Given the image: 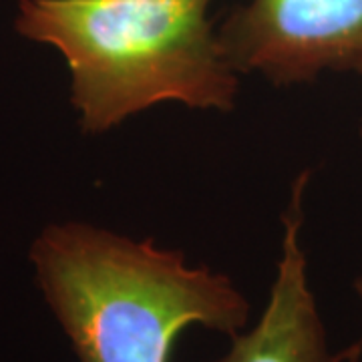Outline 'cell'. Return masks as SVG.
I'll return each mask as SVG.
<instances>
[{"label": "cell", "instance_id": "obj_1", "mask_svg": "<svg viewBox=\"0 0 362 362\" xmlns=\"http://www.w3.org/2000/svg\"><path fill=\"white\" fill-rule=\"evenodd\" d=\"M30 262L78 362H169L183 328L199 324L233 338L250 316L228 276L189 266L151 240L78 221L45 228Z\"/></svg>", "mask_w": 362, "mask_h": 362}, {"label": "cell", "instance_id": "obj_2", "mask_svg": "<svg viewBox=\"0 0 362 362\" xmlns=\"http://www.w3.org/2000/svg\"><path fill=\"white\" fill-rule=\"evenodd\" d=\"M214 0H18L14 28L71 71L81 129L99 135L157 103L230 111L238 77L209 21Z\"/></svg>", "mask_w": 362, "mask_h": 362}, {"label": "cell", "instance_id": "obj_3", "mask_svg": "<svg viewBox=\"0 0 362 362\" xmlns=\"http://www.w3.org/2000/svg\"><path fill=\"white\" fill-rule=\"evenodd\" d=\"M218 39L235 73L308 83L362 61V0H250Z\"/></svg>", "mask_w": 362, "mask_h": 362}, {"label": "cell", "instance_id": "obj_4", "mask_svg": "<svg viewBox=\"0 0 362 362\" xmlns=\"http://www.w3.org/2000/svg\"><path fill=\"white\" fill-rule=\"evenodd\" d=\"M306 183L308 171L294 183L292 202L282 216V258L262 318L250 332L235 334L232 349L216 362H342L328 350L326 330L308 284L306 254L300 247Z\"/></svg>", "mask_w": 362, "mask_h": 362}, {"label": "cell", "instance_id": "obj_5", "mask_svg": "<svg viewBox=\"0 0 362 362\" xmlns=\"http://www.w3.org/2000/svg\"><path fill=\"white\" fill-rule=\"evenodd\" d=\"M356 290H358V294H361V298H362V280H358V282H356Z\"/></svg>", "mask_w": 362, "mask_h": 362}, {"label": "cell", "instance_id": "obj_6", "mask_svg": "<svg viewBox=\"0 0 362 362\" xmlns=\"http://www.w3.org/2000/svg\"><path fill=\"white\" fill-rule=\"evenodd\" d=\"M354 71H358V73H361V75H362V61H361V63H358V65H356V69H354Z\"/></svg>", "mask_w": 362, "mask_h": 362}]
</instances>
